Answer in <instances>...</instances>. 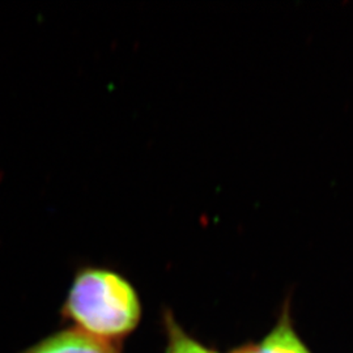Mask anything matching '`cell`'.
Listing matches in <instances>:
<instances>
[{"label":"cell","instance_id":"cell-2","mask_svg":"<svg viewBox=\"0 0 353 353\" xmlns=\"http://www.w3.org/2000/svg\"><path fill=\"white\" fill-rule=\"evenodd\" d=\"M23 353H119L115 341H103L77 328L52 334Z\"/></svg>","mask_w":353,"mask_h":353},{"label":"cell","instance_id":"cell-3","mask_svg":"<svg viewBox=\"0 0 353 353\" xmlns=\"http://www.w3.org/2000/svg\"><path fill=\"white\" fill-rule=\"evenodd\" d=\"M232 353H310L292 326L288 303L284 306L276 326L258 343L243 345Z\"/></svg>","mask_w":353,"mask_h":353},{"label":"cell","instance_id":"cell-1","mask_svg":"<svg viewBox=\"0 0 353 353\" xmlns=\"http://www.w3.org/2000/svg\"><path fill=\"white\" fill-rule=\"evenodd\" d=\"M63 314L77 330L115 341L139 325L138 292L121 274L102 267H85L76 274Z\"/></svg>","mask_w":353,"mask_h":353},{"label":"cell","instance_id":"cell-4","mask_svg":"<svg viewBox=\"0 0 353 353\" xmlns=\"http://www.w3.org/2000/svg\"><path fill=\"white\" fill-rule=\"evenodd\" d=\"M165 325L168 331L166 353H217L191 338L183 328L178 326L173 316H165Z\"/></svg>","mask_w":353,"mask_h":353}]
</instances>
